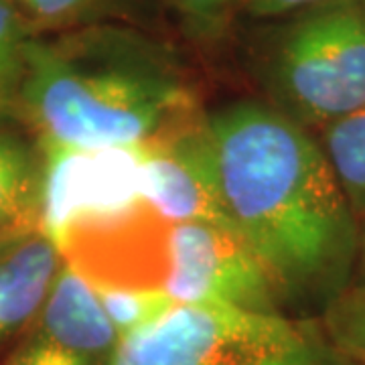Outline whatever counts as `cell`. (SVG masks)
<instances>
[{
    "label": "cell",
    "mask_w": 365,
    "mask_h": 365,
    "mask_svg": "<svg viewBox=\"0 0 365 365\" xmlns=\"http://www.w3.org/2000/svg\"><path fill=\"white\" fill-rule=\"evenodd\" d=\"M223 203L284 307L319 309L351 287L359 220L317 134L268 102L207 114Z\"/></svg>",
    "instance_id": "6da1fadb"
},
{
    "label": "cell",
    "mask_w": 365,
    "mask_h": 365,
    "mask_svg": "<svg viewBox=\"0 0 365 365\" xmlns=\"http://www.w3.org/2000/svg\"><path fill=\"white\" fill-rule=\"evenodd\" d=\"M195 88L175 53L112 23L33 37L21 122L73 146L153 143L195 120Z\"/></svg>",
    "instance_id": "7a4b0ae2"
},
{
    "label": "cell",
    "mask_w": 365,
    "mask_h": 365,
    "mask_svg": "<svg viewBox=\"0 0 365 365\" xmlns=\"http://www.w3.org/2000/svg\"><path fill=\"white\" fill-rule=\"evenodd\" d=\"M276 110L307 130L365 106V11L359 0H321L278 19L256 51Z\"/></svg>",
    "instance_id": "3957f363"
},
{
    "label": "cell",
    "mask_w": 365,
    "mask_h": 365,
    "mask_svg": "<svg viewBox=\"0 0 365 365\" xmlns=\"http://www.w3.org/2000/svg\"><path fill=\"white\" fill-rule=\"evenodd\" d=\"M110 365H357L321 321L220 302L177 304L120 339Z\"/></svg>",
    "instance_id": "277c9868"
},
{
    "label": "cell",
    "mask_w": 365,
    "mask_h": 365,
    "mask_svg": "<svg viewBox=\"0 0 365 365\" xmlns=\"http://www.w3.org/2000/svg\"><path fill=\"white\" fill-rule=\"evenodd\" d=\"M35 140L41 155V230L51 240L76 223L108 217L144 201L148 143L73 146Z\"/></svg>",
    "instance_id": "5b68a950"
},
{
    "label": "cell",
    "mask_w": 365,
    "mask_h": 365,
    "mask_svg": "<svg viewBox=\"0 0 365 365\" xmlns=\"http://www.w3.org/2000/svg\"><path fill=\"white\" fill-rule=\"evenodd\" d=\"M170 232L173 223L140 201L114 215L76 223L53 242L63 262L90 287L165 290Z\"/></svg>",
    "instance_id": "8992f818"
},
{
    "label": "cell",
    "mask_w": 365,
    "mask_h": 365,
    "mask_svg": "<svg viewBox=\"0 0 365 365\" xmlns=\"http://www.w3.org/2000/svg\"><path fill=\"white\" fill-rule=\"evenodd\" d=\"M165 292L177 304L220 302L258 313L284 309L270 276L244 240L213 223H173Z\"/></svg>",
    "instance_id": "52a82bcc"
},
{
    "label": "cell",
    "mask_w": 365,
    "mask_h": 365,
    "mask_svg": "<svg viewBox=\"0 0 365 365\" xmlns=\"http://www.w3.org/2000/svg\"><path fill=\"white\" fill-rule=\"evenodd\" d=\"M143 197L170 223H213L235 232L223 203L207 114L146 144Z\"/></svg>",
    "instance_id": "ba28073f"
},
{
    "label": "cell",
    "mask_w": 365,
    "mask_h": 365,
    "mask_svg": "<svg viewBox=\"0 0 365 365\" xmlns=\"http://www.w3.org/2000/svg\"><path fill=\"white\" fill-rule=\"evenodd\" d=\"M118 343L96 292L66 264L37 321L2 365H110Z\"/></svg>",
    "instance_id": "9c48e42d"
},
{
    "label": "cell",
    "mask_w": 365,
    "mask_h": 365,
    "mask_svg": "<svg viewBox=\"0 0 365 365\" xmlns=\"http://www.w3.org/2000/svg\"><path fill=\"white\" fill-rule=\"evenodd\" d=\"M66 262L43 230L0 242V347L37 321Z\"/></svg>",
    "instance_id": "30bf717a"
},
{
    "label": "cell",
    "mask_w": 365,
    "mask_h": 365,
    "mask_svg": "<svg viewBox=\"0 0 365 365\" xmlns=\"http://www.w3.org/2000/svg\"><path fill=\"white\" fill-rule=\"evenodd\" d=\"M0 118V242L41 230V155L37 140Z\"/></svg>",
    "instance_id": "8fae6325"
},
{
    "label": "cell",
    "mask_w": 365,
    "mask_h": 365,
    "mask_svg": "<svg viewBox=\"0 0 365 365\" xmlns=\"http://www.w3.org/2000/svg\"><path fill=\"white\" fill-rule=\"evenodd\" d=\"M317 140L359 220L365 215V106L319 130Z\"/></svg>",
    "instance_id": "7c38bea8"
},
{
    "label": "cell",
    "mask_w": 365,
    "mask_h": 365,
    "mask_svg": "<svg viewBox=\"0 0 365 365\" xmlns=\"http://www.w3.org/2000/svg\"><path fill=\"white\" fill-rule=\"evenodd\" d=\"M33 37L13 0H0V118L21 126V93Z\"/></svg>",
    "instance_id": "4fadbf2b"
},
{
    "label": "cell",
    "mask_w": 365,
    "mask_h": 365,
    "mask_svg": "<svg viewBox=\"0 0 365 365\" xmlns=\"http://www.w3.org/2000/svg\"><path fill=\"white\" fill-rule=\"evenodd\" d=\"M124 0H13L35 37L106 23Z\"/></svg>",
    "instance_id": "5bb4252c"
},
{
    "label": "cell",
    "mask_w": 365,
    "mask_h": 365,
    "mask_svg": "<svg viewBox=\"0 0 365 365\" xmlns=\"http://www.w3.org/2000/svg\"><path fill=\"white\" fill-rule=\"evenodd\" d=\"M106 317L124 339L144 327L157 323L170 313L177 302L165 290H124V288H93Z\"/></svg>",
    "instance_id": "9a60e30c"
},
{
    "label": "cell",
    "mask_w": 365,
    "mask_h": 365,
    "mask_svg": "<svg viewBox=\"0 0 365 365\" xmlns=\"http://www.w3.org/2000/svg\"><path fill=\"white\" fill-rule=\"evenodd\" d=\"M321 325L343 355L365 365V287H349L321 314Z\"/></svg>",
    "instance_id": "2e32d148"
},
{
    "label": "cell",
    "mask_w": 365,
    "mask_h": 365,
    "mask_svg": "<svg viewBox=\"0 0 365 365\" xmlns=\"http://www.w3.org/2000/svg\"><path fill=\"white\" fill-rule=\"evenodd\" d=\"M181 16L189 35L199 41L222 39L232 21V9L227 0H169Z\"/></svg>",
    "instance_id": "e0dca14e"
},
{
    "label": "cell",
    "mask_w": 365,
    "mask_h": 365,
    "mask_svg": "<svg viewBox=\"0 0 365 365\" xmlns=\"http://www.w3.org/2000/svg\"><path fill=\"white\" fill-rule=\"evenodd\" d=\"M232 13H244L252 19H284L317 4L321 0H227Z\"/></svg>",
    "instance_id": "ac0fdd59"
},
{
    "label": "cell",
    "mask_w": 365,
    "mask_h": 365,
    "mask_svg": "<svg viewBox=\"0 0 365 365\" xmlns=\"http://www.w3.org/2000/svg\"><path fill=\"white\" fill-rule=\"evenodd\" d=\"M351 287H365V215L359 217L357 258H355V270H353Z\"/></svg>",
    "instance_id": "d6986e66"
},
{
    "label": "cell",
    "mask_w": 365,
    "mask_h": 365,
    "mask_svg": "<svg viewBox=\"0 0 365 365\" xmlns=\"http://www.w3.org/2000/svg\"><path fill=\"white\" fill-rule=\"evenodd\" d=\"M361 2V6H364V11H365V0H359Z\"/></svg>",
    "instance_id": "ffe728a7"
}]
</instances>
